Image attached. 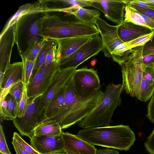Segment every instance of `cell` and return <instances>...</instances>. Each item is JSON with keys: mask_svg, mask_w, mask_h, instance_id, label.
<instances>
[{"mask_svg": "<svg viewBox=\"0 0 154 154\" xmlns=\"http://www.w3.org/2000/svg\"><path fill=\"white\" fill-rule=\"evenodd\" d=\"M73 79L76 93L81 98H87L100 90L99 78L93 69L84 67L76 69Z\"/></svg>", "mask_w": 154, "mask_h": 154, "instance_id": "cell-9", "label": "cell"}, {"mask_svg": "<svg viewBox=\"0 0 154 154\" xmlns=\"http://www.w3.org/2000/svg\"><path fill=\"white\" fill-rule=\"evenodd\" d=\"M12 143L17 154H30L14 140H12Z\"/></svg>", "mask_w": 154, "mask_h": 154, "instance_id": "cell-44", "label": "cell"}, {"mask_svg": "<svg viewBox=\"0 0 154 154\" xmlns=\"http://www.w3.org/2000/svg\"><path fill=\"white\" fill-rule=\"evenodd\" d=\"M123 90L121 84L108 85L98 105L77 125L83 129L109 126L114 111L121 104Z\"/></svg>", "mask_w": 154, "mask_h": 154, "instance_id": "cell-3", "label": "cell"}, {"mask_svg": "<svg viewBox=\"0 0 154 154\" xmlns=\"http://www.w3.org/2000/svg\"><path fill=\"white\" fill-rule=\"evenodd\" d=\"M117 25L118 36L124 43L131 41L149 34L154 31L149 28L137 25L131 22L123 21L120 24Z\"/></svg>", "mask_w": 154, "mask_h": 154, "instance_id": "cell-18", "label": "cell"}, {"mask_svg": "<svg viewBox=\"0 0 154 154\" xmlns=\"http://www.w3.org/2000/svg\"><path fill=\"white\" fill-rule=\"evenodd\" d=\"M129 5L135 8L139 13L146 15L154 20V10L148 9L134 5Z\"/></svg>", "mask_w": 154, "mask_h": 154, "instance_id": "cell-42", "label": "cell"}, {"mask_svg": "<svg viewBox=\"0 0 154 154\" xmlns=\"http://www.w3.org/2000/svg\"><path fill=\"white\" fill-rule=\"evenodd\" d=\"M76 69L74 68H60L56 72L51 83L42 96L38 112L40 122L42 121L40 116L42 115H43L49 103L72 77Z\"/></svg>", "mask_w": 154, "mask_h": 154, "instance_id": "cell-12", "label": "cell"}, {"mask_svg": "<svg viewBox=\"0 0 154 154\" xmlns=\"http://www.w3.org/2000/svg\"><path fill=\"white\" fill-rule=\"evenodd\" d=\"M149 67H150L152 71V72L154 75V58L152 60L151 62L149 64Z\"/></svg>", "mask_w": 154, "mask_h": 154, "instance_id": "cell-47", "label": "cell"}, {"mask_svg": "<svg viewBox=\"0 0 154 154\" xmlns=\"http://www.w3.org/2000/svg\"><path fill=\"white\" fill-rule=\"evenodd\" d=\"M140 13L143 20L149 27L154 30V20L143 14Z\"/></svg>", "mask_w": 154, "mask_h": 154, "instance_id": "cell-46", "label": "cell"}, {"mask_svg": "<svg viewBox=\"0 0 154 154\" xmlns=\"http://www.w3.org/2000/svg\"><path fill=\"white\" fill-rule=\"evenodd\" d=\"M146 150L151 154H154V129L144 143Z\"/></svg>", "mask_w": 154, "mask_h": 154, "instance_id": "cell-38", "label": "cell"}, {"mask_svg": "<svg viewBox=\"0 0 154 154\" xmlns=\"http://www.w3.org/2000/svg\"><path fill=\"white\" fill-rule=\"evenodd\" d=\"M42 13L32 6L21 14L15 22L14 42L21 58L26 59L35 44L43 40L39 35L38 24Z\"/></svg>", "mask_w": 154, "mask_h": 154, "instance_id": "cell-4", "label": "cell"}, {"mask_svg": "<svg viewBox=\"0 0 154 154\" xmlns=\"http://www.w3.org/2000/svg\"><path fill=\"white\" fill-rule=\"evenodd\" d=\"M146 116L152 123H154V93L147 106Z\"/></svg>", "mask_w": 154, "mask_h": 154, "instance_id": "cell-40", "label": "cell"}, {"mask_svg": "<svg viewBox=\"0 0 154 154\" xmlns=\"http://www.w3.org/2000/svg\"><path fill=\"white\" fill-rule=\"evenodd\" d=\"M28 100V98L26 88L21 100L17 104L16 109V117L21 118L24 116L27 105Z\"/></svg>", "mask_w": 154, "mask_h": 154, "instance_id": "cell-29", "label": "cell"}, {"mask_svg": "<svg viewBox=\"0 0 154 154\" xmlns=\"http://www.w3.org/2000/svg\"><path fill=\"white\" fill-rule=\"evenodd\" d=\"M65 149L81 154H96L97 149L92 145L79 138L77 135L68 132L62 133Z\"/></svg>", "mask_w": 154, "mask_h": 154, "instance_id": "cell-19", "label": "cell"}, {"mask_svg": "<svg viewBox=\"0 0 154 154\" xmlns=\"http://www.w3.org/2000/svg\"><path fill=\"white\" fill-rule=\"evenodd\" d=\"M57 46L54 47L47 55L44 63L45 65H48L52 63L57 61L56 58Z\"/></svg>", "mask_w": 154, "mask_h": 154, "instance_id": "cell-41", "label": "cell"}, {"mask_svg": "<svg viewBox=\"0 0 154 154\" xmlns=\"http://www.w3.org/2000/svg\"><path fill=\"white\" fill-rule=\"evenodd\" d=\"M0 154H4L2 153V152H0Z\"/></svg>", "mask_w": 154, "mask_h": 154, "instance_id": "cell-51", "label": "cell"}, {"mask_svg": "<svg viewBox=\"0 0 154 154\" xmlns=\"http://www.w3.org/2000/svg\"><path fill=\"white\" fill-rule=\"evenodd\" d=\"M26 88L24 83L21 81L13 85L9 90L8 93L14 97L17 103L21 100Z\"/></svg>", "mask_w": 154, "mask_h": 154, "instance_id": "cell-28", "label": "cell"}, {"mask_svg": "<svg viewBox=\"0 0 154 154\" xmlns=\"http://www.w3.org/2000/svg\"><path fill=\"white\" fill-rule=\"evenodd\" d=\"M65 85L60 89L48 105L43 114V120L54 116L63 107L65 102Z\"/></svg>", "mask_w": 154, "mask_h": 154, "instance_id": "cell-22", "label": "cell"}, {"mask_svg": "<svg viewBox=\"0 0 154 154\" xmlns=\"http://www.w3.org/2000/svg\"><path fill=\"white\" fill-rule=\"evenodd\" d=\"M154 93V84H149L143 78L139 91L136 97L140 101L146 102L151 98Z\"/></svg>", "mask_w": 154, "mask_h": 154, "instance_id": "cell-26", "label": "cell"}, {"mask_svg": "<svg viewBox=\"0 0 154 154\" xmlns=\"http://www.w3.org/2000/svg\"><path fill=\"white\" fill-rule=\"evenodd\" d=\"M71 14L82 22L95 24L97 19L100 17V13L97 10L79 7L75 9Z\"/></svg>", "mask_w": 154, "mask_h": 154, "instance_id": "cell-23", "label": "cell"}, {"mask_svg": "<svg viewBox=\"0 0 154 154\" xmlns=\"http://www.w3.org/2000/svg\"><path fill=\"white\" fill-rule=\"evenodd\" d=\"M90 6L102 12L106 18L120 25L124 21L125 4L123 0H90Z\"/></svg>", "mask_w": 154, "mask_h": 154, "instance_id": "cell-13", "label": "cell"}, {"mask_svg": "<svg viewBox=\"0 0 154 154\" xmlns=\"http://www.w3.org/2000/svg\"><path fill=\"white\" fill-rule=\"evenodd\" d=\"M93 36L57 39V42L56 56L57 61L60 64L87 42Z\"/></svg>", "mask_w": 154, "mask_h": 154, "instance_id": "cell-17", "label": "cell"}, {"mask_svg": "<svg viewBox=\"0 0 154 154\" xmlns=\"http://www.w3.org/2000/svg\"><path fill=\"white\" fill-rule=\"evenodd\" d=\"M143 1L151 4H154V0H143Z\"/></svg>", "mask_w": 154, "mask_h": 154, "instance_id": "cell-49", "label": "cell"}, {"mask_svg": "<svg viewBox=\"0 0 154 154\" xmlns=\"http://www.w3.org/2000/svg\"><path fill=\"white\" fill-rule=\"evenodd\" d=\"M42 95L28 98L25 114L21 118L16 117L13 120L14 125L22 136L31 139L35 129L40 122L38 116Z\"/></svg>", "mask_w": 154, "mask_h": 154, "instance_id": "cell-10", "label": "cell"}, {"mask_svg": "<svg viewBox=\"0 0 154 154\" xmlns=\"http://www.w3.org/2000/svg\"><path fill=\"white\" fill-rule=\"evenodd\" d=\"M125 3L137 5L148 9L154 10V4L148 3L143 1V0H125Z\"/></svg>", "mask_w": 154, "mask_h": 154, "instance_id": "cell-37", "label": "cell"}, {"mask_svg": "<svg viewBox=\"0 0 154 154\" xmlns=\"http://www.w3.org/2000/svg\"><path fill=\"white\" fill-rule=\"evenodd\" d=\"M99 32L103 44L102 51L106 57H111L113 61L121 66L125 58L130 53L125 43L119 37L117 32L118 25L108 23L100 17L95 22Z\"/></svg>", "mask_w": 154, "mask_h": 154, "instance_id": "cell-6", "label": "cell"}, {"mask_svg": "<svg viewBox=\"0 0 154 154\" xmlns=\"http://www.w3.org/2000/svg\"><path fill=\"white\" fill-rule=\"evenodd\" d=\"M32 4L30 3L26 4L20 7L18 10L11 19L3 30H5L10 25L15 23L18 17L24 12L28 9L31 7Z\"/></svg>", "mask_w": 154, "mask_h": 154, "instance_id": "cell-34", "label": "cell"}, {"mask_svg": "<svg viewBox=\"0 0 154 154\" xmlns=\"http://www.w3.org/2000/svg\"><path fill=\"white\" fill-rule=\"evenodd\" d=\"M60 68L59 63L56 61L48 65L44 63L38 72L31 76L26 86L28 98L42 95L51 83L57 71Z\"/></svg>", "mask_w": 154, "mask_h": 154, "instance_id": "cell-8", "label": "cell"}, {"mask_svg": "<svg viewBox=\"0 0 154 154\" xmlns=\"http://www.w3.org/2000/svg\"><path fill=\"white\" fill-rule=\"evenodd\" d=\"M12 140L21 146L30 154H40L30 145L26 143L17 132L14 133Z\"/></svg>", "mask_w": 154, "mask_h": 154, "instance_id": "cell-32", "label": "cell"}, {"mask_svg": "<svg viewBox=\"0 0 154 154\" xmlns=\"http://www.w3.org/2000/svg\"><path fill=\"white\" fill-rule=\"evenodd\" d=\"M0 152L4 154H11L6 143L3 127L1 125L0 126Z\"/></svg>", "mask_w": 154, "mask_h": 154, "instance_id": "cell-35", "label": "cell"}, {"mask_svg": "<svg viewBox=\"0 0 154 154\" xmlns=\"http://www.w3.org/2000/svg\"><path fill=\"white\" fill-rule=\"evenodd\" d=\"M41 44V47L36 57L32 76L36 74L43 64L49 52L54 47L57 46V40L53 39L43 38Z\"/></svg>", "mask_w": 154, "mask_h": 154, "instance_id": "cell-21", "label": "cell"}, {"mask_svg": "<svg viewBox=\"0 0 154 154\" xmlns=\"http://www.w3.org/2000/svg\"><path fill=\"white\" fill-rule=\"evenodd\" d=\"M103 44L100 34L93 35L85 43L60 64V68H77L80 64L102 51Z\"/></svg>", "mask_w": 154, "mask_h": 154, "instance_id": "cell-11", "label": "cell"}, {"mask_svg": "<svg viewBox=\"0 0 154 154\" xmlns=\"http://www.w3.org/2000/svg\"><path fill=\"white\" fill-rule=\"evenodd\" d=\"M65 151L68 154H81L78 152L71 151L66 149H65Z\"/></svg>", "mask_w": 154, "mask_h": 154, "instance_id": "cell-48", "label": "cell"}, {"mask_svg": "<svg viewBox=\"0 0 154 154\" xmlns=\"http://www.w3.org/2000/svg\"><path fill=\"white\" fill-rule=\"evenodd\" d=\"M23 64L22 62L11 64L4 73L0 82V102L8 94L10 89L18 82L22 81Z\"/></svg>", "mask_w": 154, "mask_h": 154, "instance_id": "cell-16", "label": "cell"}, {"mask_svg": "<svg viewBox=\"0 0 154 154\" xmlns=\"http://www.w3.org/2000/svg\"><path fill=\"white\" fill-rule=\"evenodd\" d=\"M77 135L92 145L121 150H128L136 140L129 126L123 125L83 129Z\"/></svg>", "mask_w": 154, "mask_h": 154, "instance_id": "cell-2", "label": "cell"}, {"mask_svg": "<svg viewBox=\"0 0 154 154\" xmlns=\"http://www.w3.org/2000/svg\"><path fill=\"white\" fill-rule=\"evenodd\" d=\"M5 98L7 101V110L13 121L16 117V109L17 103L14 97L9 93Z\"/></svg>", "mask_w": 154, "mask_h": 154, "instance_id": "cell-31", "label": "cell"}, {"mask_svg": "<svg viewBox=\"0 0 154 154\" xmlns=\"http://www.w3.org/2000/svg\"><path fill=\"white\" fill-rule=\"evenodd\" d=\"M23 64L22 81L26 86L28 84L32 75V71L36 59L33 61L22 58Z\"/></svg>", "mask_w": 154, "mask_h": 154, "instance_id": "cell-27", "label": "cell"}, {"mask_svg": "<svg viewBox=\"0 0 154 154\" xmlns=\"http://www.w3.org/2000/svg\"><path fill=\"white\" fill-rule=\"evenodd\" d=\"M15 23L1 33L0 40V73H4L10 63L13 47L15 44Z\"/></svg>", "mask_w": 154, "mask_h": 154, "instance_id": "cell-15", "label": "cell"}, {"mask_svg": "<svg viewBox=\"0 0 154 154\" xmlns=\"http://www.w3.org/2000/svg\"><path fill=\"white\" fill-rule=\"evenodd\" d=\"M42 41L38 42L35 44L28 56L25 59L33 61L36 59L41 47Z\"/></svg>", "mask_w": 154, "mask_h": 154, "instance_id": "cell-39", "label": "cell"}, {"mask_svg": "<svg viewBox=\"0 0 154 154\" xmlns=\"http://www.w3.org/2000/svg\"><path fill=\"white\" fill-rule=\"evenodd\" d=\"M51 154H68L65 151L53 153Z\"/></svg>", "mask_w": 154, "mask_h": 154, "instance_id": "cell-50", "label": "cell"}, {"mask_svg": "<svg viewBox=\"0 0 154 154\" xmlns=\"http://www.w3.org/2000/svg\"><path fill=\"white\" fill-rule=\"evenodd\" d=\"M62 128L58 123L47 124L38 125L34 131V136H57L62 134Z\"/></svg>", "mask_w": 154, "mask_h": 154, "instance_id": "cell-24", "label": "cell"}, {"mask_svg": "<svg viewBox=\"0 0 154 154\" xmlns=\"http://www.w3.org/2000/svg\"><path fill=\"white\" fill-rule=\"evenodd\" d=\"M43 5L46 11H62L69 14L77 6H90L89 0H43Z\"/></svg>", "mask_w": 154, "mask_h": 154, "instance_id": "cell-20", "label": "cell"}, {"mask_svg": "<svg viewBox=\"0 0 154 154\" xmlns=\"http://www.w3.org/2000/svg\"><path fill=\"white\" fill-rule=\"evenodd\" d=\"M125 4V14L124 21L131 22L137 25L151 28L144 21L141 16L140 13L138 11L129 4Z\"/></svg>", "mask_w": 154, "mask_h": 154, "instance_id": "cell-25", "label": "cell"}, {"mask_svg": "<svg viewBox=\"0 0 154 154\" xmlns=\"http://www.w3.org/2000/svg\"><path fill=\"white\" fill-rule=\"evenodd\" d=\"M143 78L149 84H154V75L150 67H147L144 71Z\"/></svg>", "mask_w": 154, "mask_h": 154, "instance_id": "cell-43", "label": "cell"}, {"mask_svg": "<svg viewBox=\"0 0 154 154\" xmlns=\"http://www.w3.org/2000/svg\"><path fill=\"white\" fill-rule=\"evenodd\" d=\"M103 94V92L100 90L86 98L79 96L71 103L58 123L62 129L77 124L88 115L98 105Z\"/></svg>", "mask_w": 154, "mask_h": 154, "instance_id": "cell-7", "label": "cell"}, {"mask_svg": "<svg viewBox=\"0 0 154 154\" xmlns=\"http://www.w3.org/2000/svg\"><path fill=\"white\" fill-rule=\"evenodd\" d=\"M143 45L131 49L121 66L123 89L132 97H136L147 66L143 60Z\"/></svg>", "mask_w": 154, "mask_h": 154, "instance_id": "cell-5", "label": "cell"}, {"mask_svg": "<svg viewBox=\"0 0 154 154\" xmlns=\"http://www.w3.org/2000/svg\"><path fill=\"white\" fill-rule=\"evenodd\" d=\"M154 31L149 34L126 42L125 44L129 50L137 47L143 45L151 39L154 34Z\"/></svg>", "mask_w": 154, "mask_h": 154, "instance_id": "cell-30", "label": "cell"}, {"mask_svg": "<svg viewBox=\"0 0 154 154\" xmlns=\"http://www.w3.org/2000/svg\"><path fill=\"white\" fill-rule=\"evenodd\" d=\"M38 24L39 35L42 38L57 40L99 33L95 24L82 22L73 15L62 11L44 12Z\"/></svg>", "mask_w": 154, "mask_h": 154, "instance_id": "cell-1", "label": "cell"}, {"mask_svg": "<svg viewBox=\"0 0 154 154\" xmlns=\"http://www.w3.org/2000/svg\"><path fill=\"white\" fill-rule=\"evenodd\" d=\"M30 141V145L40 154L65 151L62 134L57 136H34Z\"/></svg>", "mask_w": 154, "mask_h": 154, "instance_id": "cell-14", "label": "cell"}, {"mask_svg": "<svg viewBox=\"0 0 154 154\" xmlns=\"http://www.w3.org/2000/svg\"><path fill=\"white\" fill-rule=\"evenodd\" d=\"M0 121L2 122L3 120H12L9 115L7 109V101L5 98L0 102Z\"/></svg>", "mask_w": 154, "mask_h": 154, "instance_id": "cell-36", "label": "cell"}, {"mask_svg": "<svg viewBox=\"0 0 154 154\" xmlns=\"http://www.w3.org/2000/svg\"><path fill=\"white\" fill-rule=\"evenodd\" d=\"M96 154H119V153L115 150L108 148L104 149L97 150Z\"/></svg>", "mask_w": 154, "mask_h": 154, "instance_id": "cell-45", "label": "cell"}, {"mask_svg": "<svg viewBox=\"0 0 154 154\" xmlns=\"http://www.w3.org/2000/svg\"><path fill=\"white\" fill-rule=\"evenodd\" d=\"M143 58L149 56H154V32L151 39L143 45Z\"/></svg>", "mask_w": 154, "mask_h": 154, "instance_id": "cell-33", "label": "cell"}]
</instances>
